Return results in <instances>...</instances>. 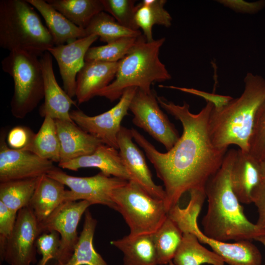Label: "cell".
<instances>
[{"label":"cell","mask_w":265,"mask_h":265,"mask_svg":"<svg viewBox=\"0 0 265 265\" xmlns=\"http://www.w3.org/2000/svg\"><path fill=\"white\" fill-rule=\"evenodd\" d=\"M157 97L159 106L182 124L183 132L177 142L171 149L161 153L136 129L132 128L131 132L163 183L164 203L168 212L186 192L205 188L209 179L220 167L227 150L215 148L210 137L208 121L214 106L212 103L207 102L195 114L185 102L179 105L164 97Z\"/></svg>","instance_id":"obj_1"},{"label":"cell","mask_w":265,"mask_h":265,"mask_svg":"<svg viewBox=\"0 0 265 265\" xmlns=\"http://www.w3.org/2000/svg\"><path fill=\"white\" fill-rule=\"evenodd\" d=\"M237 151H227L220 167L209 179L205 188L208 205L202 221L203 233L224 242L257 240L265 236V229L246 217L233 190L231 171Z\"/></svg>","instance_id":"obj_2"},{"label":"cell","mask_w":265,"mask_h":265,"mask_svg":"<svg viewBox=\"0 0 265 265\" xmlns=\"http://www.w3.org/2000/svg\"><path fill=\"white\" fill-rule=\"evenodd\" d=\"M241 95L224 105L212 108L208 121L209 132L214 146L227 150L231 145L249 152V141L257 112L265 101V79L248 73Z\"/></svg>","instance_id":"obj_3"},{"label":"cell","mask_w":265,"mask_h":265,"mask_svg":"<svg viewBox=\"0 0 265 265\" xmlns=\"http://www.w3.org/2000/svg\"><path fill=\"white\" fill-rule=\"evenodd\" d=\"M164 37L147 42L143 35L131 51L118 62L115 79L107 86L99 91L96 96L112 102L120 99L130 88L145 91L151 90L155 82L171 79V76L159 58V50Z\"/></svg>","instance_id":"obj_4"},{"label":"cell","mask_w":265,"mask_h":265,"mask_svg":"<svg viewBox=\"0 0 265 265\" xmlns=\"http://www.w3.org/2000/svg\"><path fill=\"white\" fill-rule=\"evenodd\" d=\"M54 46L52 36L26 0H0V47L41 56Z\"/></svg>","instance_id":"obj_5"},{"label":"cell","mask_w":265,"mask_h":265,"mask_svg":"<svg viewBox=\"0 0 265 265\" xmlns=\"http://www.w3.org/2000/svg\"><path fill=\"white\" fill-rule=\"evenodd\" d=\"M111 197L114 210L123 216L131 237L153 234L167 217L164 201L152 196L135 181L114 189Z\"/></svg>","instance_id":"obj_6"},{"label":"cell","mask_w":265,"mask_h":265,"mask_svg":"<svg viewBox=\"0 0 265 265\" xmlns=\"http://www.w3.org/2000/svg\"><path fill=\"white\" fill-rule=\"evenodd\" d=\"M40 57L22 50L9 52L1 61L3 71L14 82L11 102L12 114L22 118L44 98V79Z\"/></svg>","instance_id":"obj_7"},{"label":"cell","mask_w":265,"mask_h":265,"mask_svg":"<svg viewBox=\"0 0 265 265\" xmlns=\"http://www.w3.org/2000/svg\"><path fill=\"white\" fill-rule=\"evenodd\" d=\"M157 96L152 90L147 92L137 88L129 110L133 115L132 123L168 151L180 136L175 126L161 109Z\"/></svg>","instance_id":"obj_8"},{"label":"cell","mask_w":265,"mask_h":265,"mask_svg":"<svg viewBox=\"0 0 265 265\" xmlns=\"http://www.w3.org/2000/svg\"><path fill=\"white\" fill-rule=\"evenodd\" d=\"M47 175L67 186L66 201L85 200L91 205H103L114 210L112 200L114 189L125 185L128 181L108 177L100 172L90 177H76L67 174L55 167Z\"/></svg>","instance_id":"obj_9"},{"label":"cell","mask_w":265,"mask_h":265,"mask_svg":"<svg viewBox=\"0 0 265 265\" xmlns=\"http://www.w3.org/2000/svg\"><path fill=\"white\" fill-rule=\"evenodd\" d=\"M137 89L133 87L127 89L115 106L100 114L89 116L78 109L70 111V117L79 127L103 144L118 150L117 139L122 127L121 122L128 114L130 104Z\"/></svg>","instance_id":"obj_10"},{"label":"cell","mask_w":265,"mask_h":265,"mask_svg":"<svg viewBox=\"0 0 265 265\" xmlns=\"http://www.w3.org/2000/svg\"><path fill=\"white\" fill-rule=\"evenodd\" d=\"M91 205L85 200L66 201L40 225L43 233L54 231L60 236V246L53 265H64L72 256L79 237V223Z\"/></svg>","instance_id":"obj_11"},{"label":"cell","mask_w":265,"mask_h":265,"mask_svg":"<svg viewBox=\"0 0 265 265\" xmlns=\"http://www.w3.org/2000/svg\"><path fill=\"white\" fill-rule=\"evenodd\" d=\"M43 233L32 210L23 208L17 213L13 230L8 238L2 261L9 265H31L36 262V242Z\"/></svg>","instance_id":"obj_12"},{"label":"cell","mask_w":265,"mask_h":265,"mask_svg":"<svg viewBox=\"0 0 265 265\" xmlns=\"http://www.w3.org/2000/svg\"><path fill=\"white\" fill-rule=\"evenodd\" d=\"M6 136L2 129L0 134V183L38 178L55 167L53 162L30 151L10 148Z\"/></svg>","instance_id":"obj_13"},{"label":"cell","mask_w":265,"mask_h":265,"mask_svg":"<svg viewBox=\"0 0 265 265\" xmlns=\"http://www.w3.org/2000/svg\"><path fill=\"white\" fill-rule=\"evenodd\" d=\"M98 38L96 35H88L68 44L54 46L48 51L58 64L64 91L72 98L76 96L77 77L85 63L86 53Z\"/></svg>","instance_id":"obj_14"},{"label":"cell","mask_w":265,"mask_h":265,"mask_svg":"<svg viewBox=\"0 0 265 265\" xmlns=\"http://www.w3.org/2000/svg\"><path fill=\"white\" fill-rule=\"evenodd\" d=\"M132 139L131 129L122 126L118 135V150L127 169L133 181L153 197L164 201V189L153 181L144 156Z\"/></svg>","instance_id":"obj_15"},{"label":"cell","mask_w":265,"mask_h":265,"mask_svg":"<svg viewBox=\"0 0 265 265\" xmlns=\"http://www.w3.org/2000/svg\"><path fill=\"white\" fill-rule=\"evenodd\" d=\"M53 56L48 51L40 57L44 79V102L40 113L54 120L73 121L70 108L76 103L58 84L53 69Z\"/></svg>","instance_id":"obj_16"},{"label":"cell","mask_w":265,"mask_h":265,"mask_svg":"<svg viewBox=\"0 0 265 265\" xmlns=\"http://www.w3.org/2000/svg\"><path fill=\"white\" fill-rule=\"evenodd\" d=\"M194 235L199 241L208 245L212 251L229 265H261L262 255L250 240L233 243L221 241L208 237L199 228L197 222L191 226L187 232Z\"/></svg>","instance_id":"obj_17"},{"label":"cell","mask_w":265,"mask_h":265,"mask_svg":"<svg viewBox=\"0 0 265 265\" xmlns=\"http://www.w3.org/2000/svg\"><path fill=\"white\" fill-rule=\"evenodd\" d=\"M231 182L239 202L252 203L253 190L262 183L261 161L249 152L238 149L231 171Z\"/></svg>","instance_id":"obj_18"},{"label":"cell","mask_w":265,"mask_h":265,"mask_svg":"<svg viewBox=\"0 0 265 265\" xmlns=\"http://www.w3.org/2000/svg\"><path fill=\"white\" fill-rule=\"evenodd\" d=\"M58 166L73 171L82 168H97L107 176L133 181L118 150L104 144L100 145L90 155L59 163Z\"/></svg>","instance_id":"obj_19"},{"label":"cell","mask_w":265,"mask_h":265,"mask_svg":"<svg viewBox=\"0 0 265 265\" xmlns=\"http://www.w3.org/2000/svg\"><path fill=\"white\" fill-rule=\"evenodd\" d=\"M60 144L59 163L93 153L103 144L73 121L55 120Z\"/></svg>","instance_id":"obj_20"},{"label":"cell","mask_w":265,"mask_h":265,"mask_svg":"<svg viewBox=\"0 0 265 265\" xmlns=\"http://www.w3.org/2000/svg\"><path fill=\"white\" fill-rule=\"evenodd\" d=\"M118 62L85 61L78 74L76 96L78 104L86 102L115 79Z\"/></svg>","instance_id":"obj_21"},{"label":"cell","mask_w":265,"mask_h":265,"mask_svg":"<svg viewBox=\"0 0 265 265\" xmlns=\"http://www.w3.org/2000/svg\"><path fill=\"white\" fill-rule=\"evenodd\" d=\"M66 191L64 185L47 174L39 177L28 207L40 225L66 201Z\"/></svg>","instance_id":"obj_22"},{"label":"cell","mask_w":265,"mask_h":265,"mask_svg":"<svg viewBox=\"0 0 265 265\" xmlns=\"http://www.w3.org/2000/svg\"><path fill=\"white\" fill-rule=\"evenodd\" d=\"M43 18L54 46L68 44L87 36L85 29L74 25L46 0H26Z\"/></svg>","instance_id":"obj_23"},{"label":"cell","mask_w":265,"mask_h":265,"mask_svg":"<svg viewBox=\"0 0 265 265\" xmlns=\"http://www.w3.org/2000/svg\"><path fill=\"white\" fill-rule=\"evenodd\" d=\"M111 244L123 253L124 265H159L152 235H127Z\"/></svg>","instance_id":"obj_24"},{"label":"cell","mask_w":265,"mask_h":265,"mask_svg":"<svg viewBox=\"0 0 265 265\" xmlns=\"http://www.w3.org/2000/svg\"><path fill=\"white\" fill-rule=\"evenodd\" d=\"M97 224V220L87 209L84 213L83 228L73 254L64 265H108L93 245Z\"/></svg>","instance_id":"obj_25"},{"label":"cell","mask_w":265,"mask_h":265,"mask_svg":"<svg viewBox=\"0 0 265 265\" xmlns=\"http://www.w3.org/2000/svg\"><path fill=\"white\" fill-rule=\"evenodd\" d=\"M175 265H224L223 260L204 247L193 234L183 233L181 243L173 259Z\"/></svg>","instance_id":"obj_26"},{"label":"cell","mask_w":265,"mask_h":265,"mask_svg":"<svg viewBox=\"0 0 265 265\" xmlns=\"http://www.w3.org/2000/svg\"><path fill=\"white\" fill-rule=\"evenodd\" d=\"M166 2L165 0H143L136 5L135 24L142 29L147 42L154 40L152 28L155 25L166 27L171 26L172 17L164 8Z\"/></svg>","instance_id":"obj_27"},{"label":"cell","mask_w":265,"mask_h":265,"mask_svg":"<svg viewBox=\"0 0 265 265\" xmlns=\"http://www.w3.org/2000/svg\"><path fill=\"white\" fill-rule=\"evenodd\" d=\"M24 150L30 151L42 159L59 163L60 144L55 120L45 116L38 132Z\"/></svg>","instance_id":"obj_28"},{"label":"cell","mask_w":265,"mask_h":265,"mask_svg":"<svg viewBox=\"0 0 265 265\" xmlns=\"http://www.w3.org/2000/svg\"><path fill=\"white\" fill-rule=\"evenodd\" d=\"M77 26L85 29L93 18L104 11L101 0H47Z\"/></svg>","instance_id":"obj_29"},{"label":"cell","mask_w":265,"mask_h":265,"mask_svg":"<svg viewBox=\"0 0 265 265\" xmlns=\"http://www.w3.org/2000/svg\"><path fill=\"white\" fill-rule=\"evenodd\" d=\"M183 233L168 215L160 227L152 235L159 265L169 264L181 243Z\"/></svg>","instance_id":"obj_30"},{"label":"cell","mask_w":265,"mask_h":265,"mask_svg":"<svg viewBox=\"0 0 265 265\" xmlns=\"http://www.w3.org/2000/svg\"><path fill=\"white\" fill-rule=\"evenodd\" d=\"M86 36L96 35L102 42L109 43L125 37H138L143 34L139 30L127 28L110 14L102 11L91 20L85 28Z\"/></svg>","instance_id":"obj_31"},{"label":"cell","mask_w":265,"mask_h":265,"mask_svg":"<svg viewBox=\"0 0 265 265\" xmlns=\"http://www.w3.org/2000/svg\"><path fill=\"white\" fill-rule=\"evenodd\" d=\"M39 177L0 183V201L18 212L28 206Z\"/></svg>","instance_id":"obj_32"},{"label":"cell","mask_w":265,"mask_h":265,"mask_svg":"<svg viewBox=\"0 0 265 265\" xmlns=\"http://www.w3.org/2000/svg\"><path fill=\"white\" fill-rule=\"evenodd\" d=\"M142 36L122 38L105 45L90 47L85 61L118 62L131 51Z\"/></svg>","instance_id":"obj_33"},{"label":"cell","mask_w":265,"mask_h":265,"mask_svg":"<svg viewBox=\"0 0 265 265\" xmlns=\"http://www.w3.org/2000/svg\"><path fill=\"white\" fill-rule=\"evenodd\" d=\"M104 11L112 16L123 26L133 30H139L135 24V0H101Z\"/></svg>","instance_id":"obj_34"},{"label":"cell","mask_w":265,"mask_h":265,"mask_svg":"<svg viewBox=\"0 0 265 265\" xmlns=\"http://www.w3.org/2000/svg\"><path fill=\"white\" fill-rule=\"evenodd\" d=\"M249 152L260 161L265 159V101L256 116L249 141Z\"/></svg>","instance_id":"obj_35"},{"label":"cell","mask_w":265,"mask_h":265,"mask_svg":"<svg viewBox=\"0 0 265 265\" xmlns=\"http://www.w3.org/2000/svg\"><path fill=\"white\" fill-rule=\"evenodd\" d=\"M36 245L41 255L36 265H48L51 261H55L60 246V236L54 231L44 232L38 237Z\"/></svg>","instance_id":"obj_36"},{"label":"cell","mask_w":265,"mask_h":265,"mask_svg":"<svg viewBox=\"0 0 265 265\" xmlns=\"http://www.w3.org/2000/svg\"><path fill=\"white\" fill-rule=\"evenodd\" d=\"M18 212L6 207L0 201V257L1 261L7 240L11 235L16 221Z\"/></svg>","instance_id":"obj_37"},{"label":"cell","mask_w":265,"mask_h":265,"mask_svg":"<svg viewBox=\"0 0 265 265\" xmlns=\"http://www.w3.org/2000/svg\"><path fill=\"white\" fill-rule=\"evenodd\" d=\"M34 134L28 128L16 126L11 129L7 134L6 142L12 149L24 150L29 144Z\"/></svg>","instance_id":"obj_38"},{"label":"cell","mask_w":265,"mask_h":265,"mask_svg":"<svg viewBox=\"0 0 265 265\" xmlns=\"http://www.w3.org/2000/svg\"><path fill=\"white\" fill-rule=\"evenodd\" d=\"M218 1L236 11L249 14L256 13L265 7V0L246 2L243 0H222Z\"/></svg>","instance_id":"obj_39"},{"label":"cell","mask_w":265,"mask_h":265,"mask_svg":"<svg viewBox=\"0 0 265 265\" xmlns=\"http://www.w3.org/2000/svg\"><path fill=\"white\" fill-rule=\"evenodd\" d=\"M160 87L181 90L182 91L198 95L204 98L207 102L212 103L214 107H220L230 101L233 98L230 96L219 95L213 93H206L193 88H187L179 87L175 86H164L159 85Z\"/></svg>","instance_id":"obj_40"},{"label":"cell","mask_w":265,"mask_h":265,"mask_svg":"<svg viewBox=\"0 0 265 265\" xmlns=\"http://www.w3.org/2000/svg\"><path fill=\"white\" fill-rule=\"evenodd\" d=\"M252 202L257 208L258 218L256 224L265 229V184H261L253 190Z\"/></svg>","instance_id":"obj_41"},{"label":"cell","mask_w":265,"mask_h":265,"mask_svg":"<svg viewBox=\"0 0 265 265\" xmlns=\"http://www.w3.org/2000/svg\"><path fill=\"white\" fill-rule=\"evenodd\" d=\"M262 183L265 184V159L261 161Z\"/></svg>","instance_id":"obj_42"},{"label":"cell","mask_w":265,"mask_h":265,"mask_svg":"<svg viewBox=\"0 0 265 265\" xmlns=\"http://www.w3.org/2000/svg\"><path fill=\"white\" fill-rule=\"evenodd\" d=\"M257 240L260 242L265 247V236L258 238ZM264 265H265V263Z\"/></svg>","instance_id":"obj_43"},{"label":"cell","mask_w":265,"mask_h":265,"mask_svg":"<svg viewBox=\"0 0 265 265\" xmlns=\"http://www.w3.org/2000/svg\"><path fill=\"white\" fill-rule=\"evenodd\" d=\"M169 265H175L173 264V262L171 261L169 263Z\"/></svg>","instance_id":"obj_44"}]
</instances>
